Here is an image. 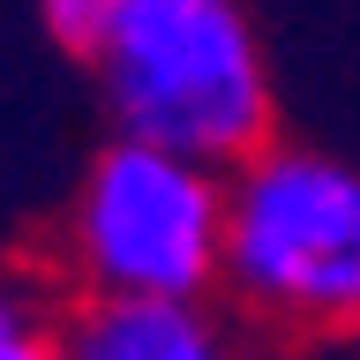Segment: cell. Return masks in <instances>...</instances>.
<instances>
[{"mask_svg":"<svg viewBox=\"0 0 360 360\" xmlns=\"http://www.w3.org/2000/svg\"><path fill=\"white\" fill-rule=\"evenodd\" d=\"M90 68L135 143H165L218 173L270 150V60L240 0H128Z\"/></svg>","mask_w":360,"mask_h":360,"instance_id":"cell-1","label":"cell"},{"mask_svg":"<svg viewBox=\"0 0 360 360\" xmlns=\"http://www.w3.org/2000/svg\"><path fill=\"white\" fill-rule=\"evenodd\" d=\"M225 308L285 338L360 330V173L270 143L225 173Z\"/></svg>","mask_w":360,"mask_h":360,"instance_id":"cell-2","label":"cell"},{"mask_svg":"<svg viewBox=\"0 0 360 360\" xmlns=\"http://www.w3.org/2000/svg\"><path fill=\"white\" fill-rule=\"evenodd\" d=\"M60 278L75 300H210L225 278V173L112 135L75 180Z\"/></svg>","mask_w":360,"mask_h":360,"instance_id":"cell-3","label":"cell"},{"mask_svg":"<svg viewBox=\"0 0 360 360\" xmlns=\"http://www.w3.org/2000/svg\"><path fill=\"white\" fill-rule=\"evenodd\" d=\"M68 360H248L218 300H68Z\"/></svg>","mask_w":360,"mask_h":360,"instance_id":"cell-4","label":"cell"},{"mask_svg":"<svg viewBox=\"0 0 360 360\" xmlns=\"http://www.w3.org/2000/svg\"><path fill=\"white\" fill-rule=\"evenodd\" d=\"M60 323H68V308H53L38 285H22L0 263V360H68Z\"/></svg>","mask_w":360,"mask_h":360,"instance_id":"cell-5","label":"cell"},{"mask_svg":"<svg viewBox=\"0 0 360 360\" xmlns=\"http://www.w3.org/2000/svg\"><path fill=\"white\" fill-rule=\"evenodd\" d=\"M38 8V22H45V38L53 45H68V53H98V45L112 38V22H120V8L128 0H30Z\"/></svg>","mask_w":360,"mask_h":360,"instance_id":"cell-6","label":"cell"},{"mask_svg":"<svg viewBox=\"0 0 360 360\" xmlns=\"http://www.w3.org/2000/svg\"><path fill=\"white\" fill-rule=\"evenodd\" d=\"M353 338H360V330H353Z\"/></svg>","mask_w":360,"mask_h":360,"instance_id":"cell-7","label":"cell"}]
</instances>
